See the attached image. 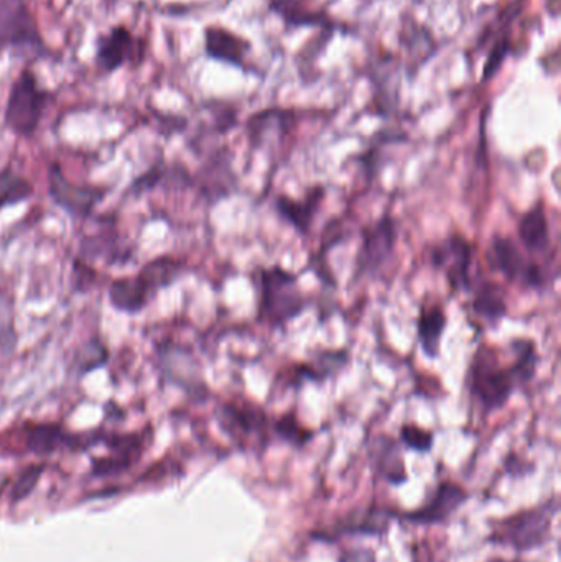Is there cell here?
<instances>
[{"mask_svg":"<svg viewBox=\"0 0 561 562\" xmlns=\"http://www.w3.org/2000/svg\"><path fill=\"white\" fill-rule=\"evenodd\" d=\"M513 362L504 366L501 350L494 346L478 347L468 369V392L484 413L504 408L510 396L536 376L540 357L530 339L510 342Z\"/></svg>","mask_w":561,"mask_h":562,"instance_id":"obj_1","label":"cell"},{"mask_svg":"<svg viewBox=\"0 0 561 562\" xmlns=\"http://www.w3.org/2000/svg\"><path fill=\"white\" fill-rule=\"evenodd\" d=\"M257 323L270 329H283L302 316L306 297L300 290L299 277L280 266L259 267L256 270Z\"/></svg>","mask_w":561,"mask_h":562,"instance_id":"obj_2","label":"cell"},{"mask_svg":"<svg viewBox=\"0 0 561 562\" xmlns=\"http://www.w3.org/2000/svg\"><path fill=\"white\" fill-rule=\"evenodd\" d=\"M55 94L40 85L38 76L25 66L12 82L3 109V125L16 137L30 138L42 124Z\"/></svg>","mask_w":561,"mask_h":562,"instance_id":"obj_3","label":"cell"},{"mask_svg":"<svg viewBox=\"0 0 561 562\" xmlns=\"http://www.w3.org/2000/svg\"><path fill=\"white\" fill-rule=\"evenodd\" d=\"M0 49L29 59L52 58L29 0H0Z\"/></svg>","mask_w":561,"mask_h":562,"instance_id":"obj_4","label":"cell"},{"mask_svg":"<svg viewBox=\"0 0 561 562\" xmlns=\"http://www.w3.org/2000/svg\"><path fill=\"white\" fill-rule=\"evenodd\" d=\"M145 56L147 40L135 35L124 23H117L96 36L92 61L104 75H112L127 65H141Z\"/></svg>","mask_w":561,"mask_h":562,"instance_id":"obj_5","label":"cell"},{"mask_svg":"<svg viewBox=\"0 0 561 562\" xmlns=\"http://www.w3.org/2000/svg\"><path fill=\"white\" fill-rule=\"evenodd\" d=\"M48 193L72 221L89 220L98 204L109 193L108 188L81 187L65 177L61 167L53 164L48 170Z\"/></svg>","mask_w":561,"mask_h":562,"instance_id":"obj_6","label":"cell"},{"mask_svg":"<svg viewBox=\"0 0 561 562\" xmlns=\"http://www.w3.org/2000/svg\"><path fill=\"white\" fill-rule=\"evenodd\" d=\"M491 263L510 283H520L532 290H542L547 276L536 260L524 256L510 237L494 236L491 243Z\"/></svg>","mask_w":561,"mask_h":562,"instance_id":"obj_7","label":"cell"},{"mask_svg":"<svg viewBox=\"0 0 561 562\" xmlns=\"http://www.w3.org/2000/svg\"><path fill=\"white\" fill-rule=\"evenodd\" d=\"M399 227L394 217L385 214L378 223L362 229V244L356 259V279L374 276L391 260L397 246Z\"/></svg>","mask_w":561,"mask_h":562,"instance_id":"obj_8","label":"cell"},{"mask_svg":"<svg viewBox=\"0 0 561 562\" xmlns=\"http://www.w3.org/2000/svg\"><path fill=\"white\" fill-rule=\"evenodd\" d=\"M473 246L460 234H453L431 249L430 260L435 269L445 270V277L453 293H464L473 290Z\"/></svg>","mask_w":561,"mask_h":562,"instance_id":"obj_9","label":"cell"},{"mask_svg":"<svg viewBox=\"0 0 561 562\" xmlns=\"http://www.w3.org/2000/svg\"><path fill=\"white\" fill-rule=\"evenodd\" d=\"M404 69L401 59L392 53H378L368 63V76L374 89V104L378 114L391 115L397 108L401 71Z\"/></svg>","mask_w":561,"mask_h":562,"instance_id":"obj_10","label":"cell"},{"mask_svg":"<svg viewBox=\"0 0 561 562\" xmlns=\"http://www.w3.org/2000/svg\"><path fill=\"white\" fill-rule=\"evenodd\" d=\"M216 416L223 431L236 441L249 438L266 439L269 418L256 403H224L217 408Z\"/></svg>","mask_w":561,"mask_h":562,"instance_id":"obj_11","label":"cell"},{"mask_svg":"<svg viewBox=\"0 0 561 562\" xmlns=\"http://www.w3.org/2000/svg\"><path fill=\"white\" fill-rule=\"evenodd\" d=\"M269 9L280 16L287 29L318 26L326 32L349 33L348 26L336 22L316 0H269Z\"/></svg>","mask_w":561,"mask_h":562,"instance_id":"obj_12","label":"cell"},{"mask_svg":"<svg viewBox=\"0 0 561 562\" xmlns=\"http://www.w3.org/2000/svg\"><path fill=\"white\" fill-rule=\"evenodd\" d=\"M556 512L550 507L539 508V510L524 512L509 518L506 524L501 525V531L497 537L504 543L517 550H529V548L539 547L546 540L547 531L550 528V520Z\"/></svg>","mask_w":561,"mask_h":562,"instance_id":"obj_13","label":"cell"},{"mask_svg":"<svg viewBox=\"0 0 561 562\" xmlns=\"http://www.w3.org/2000/svg\"><path fill=\"white\" fill-rule=\"evenodd\" d=\"M204 55L214 61L249 71V56L253 43L226 26L207 25L203 33Z\"/></svg>","mask_w":561,"mask_h":562,"instance_id":"obj_14","label":"cell"},{"mask_svg":"<svg viewBox=\"0 0 561 562\" xmlns=\"http://www.w3.org/2000/svg\"><path fill=\"white\" fill-rule=\"evenodd\" d=\"M193 184H198L204 200L210 204H216L217 201L229 196L236 184V178H234L227 151L221 150L214 154L203 165L198 177L193 178Z\"/></svg>","mask_w":561,"mask_h":562,"instance_id":"obj_15","label":"cell"},{"mask_svg":"<svg viewBox=\"0 0 561 562\" xmlns=\"http://www.w3.org/2000/svg\"><path fill=\"white\" fill-rule=\"evenodd\" d=\"M325 196L326 190L323 187L312 188L303 200H293L287 194H280L276 198V211L300 236H306Z\"/></svg>","mask_w":561,"mask_h":562,"instance_id":"obj_16","label":"cell"},{"mask_svg":"<svg viewBox=\"0 0 561 562\" xmlns=\"http://www.w3.org/2000/svg\"><path fill=\"white\" fill-rule=\"evenodd\" d=\"M401 45L405 52V58L401 59L404 71L408 76H415V72L425 66L428 59L434 58L438 49L437 40L434 33L427 26L411 20L402 25Z\"/></svg>","mask_w":561,"mask_h":562,"instance_id":"obj_17","label":"cell"},{"mask_svg":"<svg viewBox=\"0 0 561 562\" xmlns=\"http://www.w3.org/2000/svg\"><path fill=\"white\" fill-rule=\"evenodd\" d=\"M85 439L66 431L61 425L55 423H38L25 428L26 449L33 454H53L59 449L81 448Z\"/></svg>","mask_w":561,"mask_h":562,"instance_id":"obj_18","label":"cell"},{"mask_svg":"<svg viewBox=\"0 0 561 562\" xmlns=\"http://www.w3.org/2000/svg\"><path fill=\"white\" fill-rule=\"evenodd\" d=\"M191 362L190 356L187 350L181 349L178 346H164L158 347V367H160L161 375L173 383V385L180 386L184 392L190 395H200L206 393V386L198 379V375H190L184 373V366Z\"/></svg>","mask_w":561,"mask_h":562,"instance_id":"obj_19","label":"cell"},{"mask_svg":"<svg viewBox=\"0 0 561 562\" xmlns=\"http://www.w3.org/2000/svg\"><path fill=\"white\" fill-rule=\"evenodd\" d=\"M296 114L292 109L272 108L257 112L247 121V138L254 148L263 147L270 132L287 135L295 127Z\"/></svg>","mask_w":561,"mask_h":562,"instance_id":"obj_20","label":"cell"},{"mask_svg":"<svg viewBox=\"0 0 561 562\" xmlns=\"http://www.w3.org/2000/svg\"><path fill=\"white\" fill-rule=\"evenodd\" d=\"M152 296L154 293L141 276L114 280L108 288L109 303L115 311L125 314L141 313Z\"/></svg>","mask_w":561,"mask_h":562,"instance_id":"obj_21","label":"cell"},{"mask_svg":"<svg viewBox=\"0 0 561 562\" xmlns=\"http://www.w3.org/2000/svg\"><path fill=\"white\" fill-rule=\"evenodd\" d=\"M447 326V313L440 304L422 307L417 319V339L428 359L435 360L440 356L441 337Z\"/></svg>","mask_w":561,"mask_h":562,"instance_id":"obj_22","label":"cell"},{"mask_svg":"<svg viewBox=\"0 0 561 562\" xmlns=\"http://www.w3.org/2000/svg\"><path fill=\"white\" fill-rule=\"evenodd\" d=\"M520 244L529 254H546L550 247V226L546 207L537 203L530 207L517 226Z\"/></svg>","mask_w":561,"mask_h":562,"instance_id":"obj_23","label":"cell"},{"mask_svg":"<svg viewBox=\"0 0 561 562\" xmlns=\"http://www.w3.org/2000/svg\"><path fill=\"white\" fill-rule=\"evenodd\" d=\"M467 501V492L455 484H441L430 502L408 518L418 524H438L447 520Z\"/></svg>","mask_w":561,"mask_h":562,"instance_id":"obj_24","label":"cell"},{"mask_svg":"<svg viewBox=\"0 0 561 562\" xmlns=\"http://www.w3.org/2000/svg\"><path fill=\"white\" fill-rule=\"evenodd\" d=\"M471 311L486 326H497L507 316V303L503 290L491 281H481L474 288Z\"/></svg>","mask_w":561,"mask_h":562,"instance_id":"obj_25","label":"cell"},{"mask_svg":"<svg viewBox=\"0 0 561 562\" xmlns=\"http://www.w3.org/2000/svg\"><path fill=\"white\" fill-rule=\"evenodd\" d=\"M372 456H374L375 468L382 477L388 479L392 484H401L405 481V464L394 439L385 438V436L375 439Z\"/></svg>","mask_w":561,"mask_h":562,"instance_id":"obj_26","label":"cell"},{"mask_svg":"<svg viewBox=\"0 0 561 562\" xmlns=\"http://www.w3.org/2000/svg\"><path fill=\"white\" fill-rule=\"evenodd\" d=\"M183 272L184 263L181 262V260L164 256L147 263L138 276L144 279L147 286L150 288L152 293L155 294L158 290H164V288L173 284L175 281L180 279Z\"/></svg>","mask_w":561,"mask_h":562,"instance_id":"obj_27","label":"cell"},{"mask_svg":"<svg viewBox=\"0 0 561 562\" xmlns=\"http://www.w3.org/2000/svg\"><path fill=\"white\" fill-rule=\"evenodd\" d=\"M108 362V346L99 337H92L76 353L75 360H72L71 373L78 379H82L88 373L102 369Z\"/></svg>","mask_w":561,"mask_h":562,"instance_id":"obj_28","label":"cell"},{"mask_svg":"<svg viewBox=\"0 0 561 562\" xmlns=\"http://www.w3.org/2000/svg\"><path fill=\"white\" fill-rule=\"evenodd\" d=\"M33 196V187L26 178L7 167L0 170V210L15 206Z\"/></svg>","mask_w":561,"mask_h":562,"instance_id":"obj_29","label":"cell"},{"mask_svg":"<svg viewBox=\"0 0 561 562\" xmlns=\"http://www.w3.org/2000/svg\"><path fill=\"white\" fill-rule=\"evenodd\" d=\"M404 134H394L392 131H382L374 135L369 147L366 148L364 154L358 158L359 165L364 168L366 178L372 180L375 173H379V167L382 164V148L395 142H404Z\"/></svg>","mask_w":561,"mask_h":562,"instance_id":"obj_30","label":"cell"},{"mask_svg":"<svg viewBox=\"0 0 561 562\" xmlns=\"http://www.w3.org/2000/svg\"><path fill=\"white\" fill-rule=\"evenodd\" d=\"M16 349V329L12 301L0 294V356L9 357Z\"/></svg>","mask_w":561,"mask_h":562,"instance_id":"obj_31","label":"cell"},{"mask_svg":"<svg viewBox=\"0 0 561 562\" xmlns=\"http://www.w3.org/2000/svg\"><path fill=\"white\" fill-rule=\"evenodd\" d=\"M349 362V353L348 350H319L315 356V360L312 363L313 369L318 373L322 382H326V380L335 376L339 370L345 369Z\"/></svg>","mask_w":561,"mask_h":562,"instance_id":"obj_32","label":"cell"},{"mask_svg":"<svg viewBox=\"0 0 561 562\" xmlns=\"http://www.w3.org/2000/svg\"><path fill=\"white\" fill-rule=\"evenodd\" d=\"M273 431L283 441L290 442L293 446H303L312 439L313 432L310 429L303 428L299 419L293 413L280 416L273 425Z\"/></svg>","mask_w":561,"mask_h":562,"instance_id":"obj_33","label":"cell"},{"mask_svg":"<svg viewBox=\"0 0 561 562\" xmlns=\"http://www.w3.org/2000/svg\"><path fill=\"white\" fill-rule=\"evenodd\" d=\"M401 441L408 449L418 452H428L434 446V435L427 429H422L417 425H404L401 428Z\"/></svg>","mask_w":561,"mask_h":562,"instance_id":"obj_34","label":"cell"},{"mask_svg":"<svg viewBox=\"0 0 561 562\" xmlns=\"http://www.w3.org/2000/svg\"><path fill=\"white\" fill-rule=\"evenodd\" d=\"M165 173H167V167H165L164 161H158L154 167L144 171L141 177L135 178L134 183L128 188V191H131L134 196H141V194L147 193V191H152L154 188H157L158 184L165 180Z\"/></svg>","mask_w":561,"mask_h":562,"instance_id":"obj_35","label":"cell"},{"mask_svg":"<svg viewBox=\"0 0 561 562\" xmlns=\"http://www.w3.org/2000/svg\"><path fill=\"white\" fill-rule=\"evenodd\" d=\"M40 472H42V468H40V465H33V468H30L29 471L19 479L15 485L16 498L23 497V495H26V492L32 491L33 485L38 481Z\"/></svg>","mask_w":561,"mask_h":562,"instance_id":"obj_36","label":"cell"},{"mask_svg":"<svg viewBox=\"0 0 561 562\" xmlns=\"http://www.w3.org/2000/svg\"><path fill=\"white\" fill-rule=\"evenodd\" d=\"M341 562H374V554L368 550H355L346 553Z\"/></svg>","mask_w":561,"mask_h":562,"instance_id":"obj_37","label":"cell"},{"mask_svg":"<svg viewBox=\"0 0 561 562\" xmlns=\"http://www.w3.org/2000/svg\"><path fill=\"white\" fill-rule=\"evenodd\" d=\"M102 2H104V5L108 7V9H111V7H114L119 0H102Z\"/></svg>","mask_w":561,"mask_h":562,"instance_id":"obj_38","label":"cell"}]
</instances>
